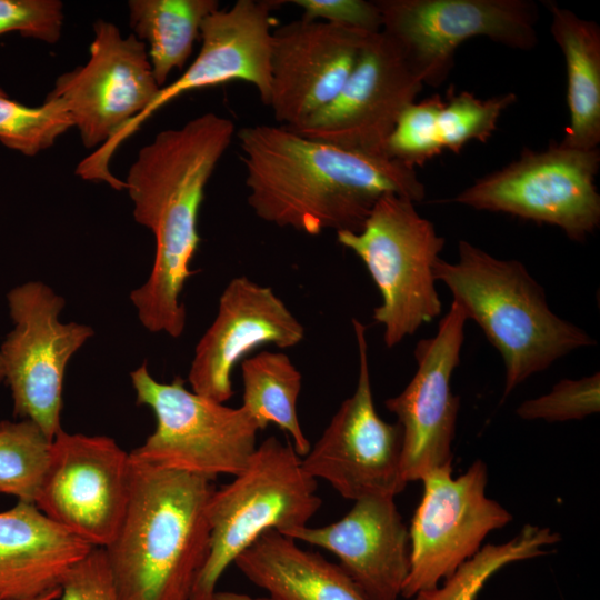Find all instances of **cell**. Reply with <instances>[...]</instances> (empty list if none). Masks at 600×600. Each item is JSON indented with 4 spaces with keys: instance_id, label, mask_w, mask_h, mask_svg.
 <instances>
[{
    "instance_id": "obj_35",
    "label": "cell",
    "mask_w": 600,
    "mask_h": 600,
    "mask_svg": "<svg viewBox=\"0 0 600 600\" xmlns=\"http://www.w3.org/2000/svg\"><path fill=\"white\" fill-rule=\"evenodd\" d=\"M206 600H271L269 597H252L246 593L233 591H214Z\"/></svg>"
},
{
    "instance_id": "obj_4",
    "label": "cell",
    "mask_w": 600,
    "mask_h": 600,
    "mask_svg": "<svg viewBox=\"0 0 600 600\" xmlns=\"http://www.w3.org/2000/svg\"><path fill=\"white\" fill-rule=\"evenodd\" d=\"M433 272L501 354L502 400L558 359L597 344L583 329L550 309L543 288L518 260L496 258L460 240L457 261L439 258Z\"/></svg>"
},
{
    "instance_id": "obj_2",
    "label": "cell",
    "mask_w": 600,
    "mask_h": 600,
    "mask_svg": "<svg viewBox=\"0 0 600 600\" xmlns=\"http://www.w3.org/2000/svg\"><path fill=\"white\" fill-rule=\"evenodd\" d=\"M234 131L231 119L206 112L159 132L129 168L124 183L134 220L156 240L150 276L130 293L140 322L151 332L178 338L184 331L187 312L180 294L194 272L190 263L200 243L204 188Z\"/></svg>"
},
{
    "instance_id": "obj_27",
    "label": "cell",
    "mask_w": 600,
    "mask_h": 600,
    "mask_svg": "<svg viewBox=\"0 0 600 600\" xmlns=\"http://www.w3.org/2000/svg\"><path fill=\"white\" fill-rule=\"evenodd\" d=\"M51 440L32 421L0 422V493L34 503L44 478Z\"/></svg>"
},
{
    "instance_id": "obj_25",
    "label": "cell",
    "mask_w": 600,
    "mask_h": 600,
    "mask_svg": "<svg viewBox=\"0 0 600 600\" xmlns=\"http://www.w3.org/2000/svg\"><path fill=\"white\" fill-rule=\"evenodd\" d=\"M242 407L259 430L269 423L286 431L294 451L304 457L311 444L303 433L297 413L302 376L283 352L261 351L241 361Z\"/></svg>"
},
{
    "instance_id": "obj_32",
    "label": "cell",
    "mask_w": 600,
    "mask_h": 600,
    "mask_svg": "<svg viewBox=\"0 0 600 600\" xmlns=\"http://www.w3.org/2000/svg\"><path fill=\"white\" fill-rule=\"evenodd\" d=\"M63 4L59 0H0V36H21L49 44L60 40Z\"/></svg>"
},
{
    "instance_id": "obj_21",
    "label": "cell",
    "mask_w": 600,
    "mask_h": 600,
    "mask_svg": "<svg viewBox=\"0 0 600 600\" xmlns=\"http://www.w3.org/2000/svg\"><path fill=\"white\" fill-rule=\"evenodd\" d=\"M91 544L59 526L34 503L0 512V600H24L60 587Z\"/></svg>"
},
{
    "instance_id": "obj_37",
    "label": "cell",
    "mask_w": 600,
    "mask_h": 600,
    "mask_svg": "<svg viewBox=\"0 0 600 600\" xmlns=\"http://www.w3.org/2000/svg\"><path fill=\"white\" fill-rule=\"evenodd\" d=\"M0 96H8L6 91L0 87Z\"/></svg>"
},
{
    "instance_id": "obj_14",
    "label": "cell",
    "mask_w": 600,
    "mask_h": 600,
    "mask_svg": "<svg viewBox=\"0 0 600 600\" xmlns=\"http://www.w3.org/2000/svg\"><path fill=\"white\" fill-rule=\"evenodd\" d=\"M130 461V452L113 438L61 429L51 442L34 504L92 547L104 548L127 508Z\"/></svg>"
},
{
    "instance_id": "obj_12",
    "label": "cell",
    "mask_w": 600,
    "mask_h": 600,
    "mask_svg": "<svg viewBox=\"0 0 600 600\" xmlns=\"http://www.w3.org/2000/svg\"><path fill=\"white\" fill-rule=\"evenodd\" d=\"M359 374L354 392L301 459L306 472L327 481L341 497H393L407 486L402 473V428L378 414L370 381L366 326L352 319Z\"/></svg>"
},
{
    "instance_id": "obj_24",
    "label": "cell",
    "mask_w": 600,
    "mask_h": 600,
    "mask_svg": "<svg viewBox=\"0 0 600 600\" xmlns=\"http://www.w3.org/2000/svg\"><path fill=\"white\" fill-rule=\"evenodd\" d=\"M219 9L217 0H130L129 24L133 34L148 44L154 79L166 86L173 69L188 61L201 23Z\"/></svg>"
},
{
    "instance_id": "obj_28",
    "label": "cell",
    "mask_w": 600,
    "mask_h": 600,
    "mask_svg": "<svg viewBox=\"0 0 600 600\" xmlns=\"http://www.w3.org/2000/svg\"><path fill=\"white\" fill-rule=\"evenodd\" d=\"M72 127V117L59 99L46 98L39 107H27L0 96V142L27 157L52 147Z\"/></svg>"
},
{
    "instance_id": "obj_13",
    "label": "cell",
    "mask_w": 600,
    "mask_h": 600,
    "mask_svg": "<svg viewBox=\"0 0 600 600\" xmlns=\"http://www.w3.org/2000/svg\"><path fill=\"white\" fill-rule=\"evenodd\" d=\"M423 494L409 530L410 569L403 598L438 587L473 557L493 530L512 521V514L486 496L488 471L478 459L457 478L452 468L426 474Z\"/></svg>"
},
{
    "instance_id": "obj_11",
    "label": "cell",
    "mask_w": 600,
    "mask_h": 600,
    "mask_svg": "<svg viewBox=\"0 0 600 600\" xmlns=\"http://www.w3.org/2000/svg\"><path fill=\"white\" fill-rule=\"evenodd\" d=\"M282 1L238 0L216 10L201 23V48L193 62L158 92L144 112L128 122L112 139L80 161L82 174L110 182L109 164L116 150L160 108L192 90L233 80L251 83L263 104L270 98L271 11Z\"/></svg>"
},
{
    "instance_id": "obj_17",
    "label": "cell",
    "mask_w": 600,
    "mask_h": 600,
    "mask_svg": "<svg viewBox=\"0 0 600 600\" xmlns=\"http://www.w3.org/2000/svg\"><path fill=\"white\" fill-rule=\"evenodd\" d=\"M467 321L462 308L452 301L437 333L418 341L413 351L417 370L410 382L384 401L402 428V473L407 482L452 468L460 398L451 391V378L460 363Z\"/></svg>"
},
{
    "instance_id": "obj_9",
    "label": "cell",
    "mask_w": 600,
    "mask_h": 600,
    "mask_svg": "<svg viewBox=\"0 0 600 600\" xmlns=\"http://www.w3.org/2000/svg\"><path fill=\"white\" fill-rule=\"evenodd\" d=\"M7 300L14 327L0 346V383L11 392L14 417L34 422L52 441L62 429L67 366L94 331L61 322L66 301L41 281L12 288Z\"/></svg>"
},
{
    "instance_id": "obj_29",
    "label": "cell",
    "mask_w": 600,
    "mask_h": 600,
    "mask_svg": "<svg viewBox=\"0 0 600 600\" xmlns=\"http://www.w3.org/2000/svg\"><path fill=\"white\" fill-rule=\"evenodd\" d=\"M447 93L437 127L442 149L456 153L472 140H489L502 112L517 100L513 92L480 99L468 91L456 92L450 87Z\"/></svg>"
},
{
    "instance_id": "obj_30",
    "label": "cell",
    "mask_w": 600,
    "mask_h": 600,
    "mask_svg": "<svg viewBox=\"0 0 600 600\" xmlns=\"http://www.w3.org/2000/svg\"><path fill=\"white\" fill-rule=\"evenodd\" d=\"M442 106L438 93L409 104L387 140L386 156L414 169L440 154L443 149L437 120Z\"/></svg>"
},
{
    "instance_id": "obj_5",
    "label": "cell",
    "mask_w": 600,
    "mask_h": 600,
    "mask_svg": "<svg viewBox=\"0 0 600 600\" xmlns=\"http://www.w3.org/2000/svg\"><path fill=\"white\" fill-rule=\"evenodd\" d=\"M317 487L292 444L272 436L257 446L247 467L210 497L209 553L190 600L208 599L227 568L264 532L308 526L321 507Z\"/></svg>"
},
{
    "instance_id": "obj_20",
    "label": "cell",
    "mask_w": 600,
    "mask_h": 600,
    "mask_svg": "<svg viewBox=\"0 0 600 600\" xmlns=\"http://www.w3.org/2000/svg\"><path fill=\"white\" fill-rule=\"evenodd\" d=\"M283 536L334 554L369 600L401 596L410 569V539L393 497L356 500L338 521L296 528Z\"/></svg>"
},
{
    "instance_id": "obj_8",
    "label": "cell",
    "mask_w": 600,
    "mask_h": 600,
    "mask_svg": "<svg viewBox=\"0 0 600 600\" xmlns=\"http://www.w3.org/2000/svg\"><path fill=\"white\" fill-rule=\"evenodd\" d=\"M599 167V149L524 148L516 161L478 179L452 201L554 226L581 242L600 224Z\"/></svg>"
},
{
    "instance_id": "obj_22",
    "label": "cell",
    "mask_w": 600,
    "mask_h": 600,
    "mask_svg": "<svg viewBox=\"0 0 600 600\" xmlns=\"http://www.w3.org/2000/svg\"><path fill=\"white\" fill-rule=\"evenodd\" d=\"M234 564L271 600H369L339 564L276 530L259 537Z\"/></svg>"
},
{
    "instance_id": "obj_10",
    "label": "cell",
    "mask_w": 600,
    "mask_h": 600,
    "mask_svg": "<svg viewBox=\"0 0 600 600\" xmlns=\"http://www.w3.org/2000/svg\"><path fill=\"white\" fill-rule=\"evenodd\" d=\"M382 30L414 76L440 86L454 66L460 44L486 37L512 49L538 43V6L530 0H376Z\"/></svg>"
},
{
    "instance_id": "obj_7",
    "label": "cell",
    "mask_w": 600,
    "mask_h": 600,
    "mask_svg": "<svg viewBox=\"0 0 600 600\" xmlns=\"http://www.w3.org/2000/svg\"><path fill=\"white\" fill-rule=\"evenodd\" d=\"M130 378L136 403L150 408L156 418L153 432L130 452L133 458L211 481L247 467L260 430L242 406L231 408L198 394L180 377L157 381L146 361Z\"/></svg>"
},
{
    "instance_id": "obj_1",
    "label": "cell",
    "mask_w": 600,
    "mask_h": 600,
    "mask_svg": "<svg viewBox=\"0 0 600 600\" xmlns=\"http://www.w3.org/2000/svg\"><path fill=\"white\" fill-rule=\"evenodd\" d=\"M247 203L261 220L309 236L361 230L387 194L417 203L426 189L413 168L386 156L346 150L283 126L237 132Z\"/></svg>"
},
{
    "instance_id": "obj_26",
    "label": "cell",
    "mask_w": 600,
    "mask_h": 600,
    "mask_svg": "<svg viewBox=\"0 0 600 600\" xmlns=\"http://www.w3.org/2000/svg\"><path fill=\"white\" fill-rule=\"evenodd\" d=\"M548 527L526 524L511 540L486 544L444 579L442 587L419 591L414 600H476L484 583L503 567L548 554L546 547L560 541Z\"/></svg>"
},
{
    "instance_id": "obj_18",
    "label": "cell",
    "mask_w": 600,
    "mask_h": 600,
    "mask_svg": "<svg viewBox=\"0 0 600 600\" xmlns=\"http://www.w3.org/2000/svg\"><path fill=\"white\" fill-rule=\"evenodd\" d=\"M371 34L302 18L272 31L268 107L276 121L291 128L330 103Z\"/></svg>"
},
{
    "instance_id": "obj_33",
    "label": "cell",
    "mask_w": 600,
    "mask_h": 600,
    "mask_svg": "<svg viewBox=\"0 0 600 600\" xmlns=\"http://www.w3.org/2000/svg\"><path fill=\"white\" fill-rule=\"evenodd\" d=\"M57 600H119L103 548H92L66 573Z\"/></svg>"
},
{
    "instance_id": "obj_16",
    "label": "cell",
    "mask_w": 600,
    "mask_h": 600,
    "mask_svg": "<svg viewBox=\"0 0 600 600\" xmlns=\"http://www.w3.org/2000/svg\"><path fill=\"white\" fill-rule=\"evenodd\" d=\"M422 87L393 40L380 31L368 38L336 98L302 123L286 128L346 150L386 156L398 118Z\"/></svg>"
},
{
    "instance_id": "obj_15",
    "label": "cell",
    "mask_w": 600,
    "mask_h": 600,
    "mask_svg": "<svg viewBox=\"0 0 600 600\" xmlns=\"http://www.w3.org/2000/svg\"><path fill=\"white\" fill-rule=\"evenodd\" d=\"M146 44L106 20L93 23L89 59L60 74L47 94L68 108L82 144L98 149L147 110L160 91Z\"/></svg>"
},
{
    "instance_id": "obj_31",
    "label": "cell",
    "mask_w": 600,
    "mask_h": 600,
    "mask_svg": "<svg viewBox=\"0 0 600 600\" xmlns=\"http://www.w3.org/2000/svg\"><path fill=\"white\" fill-rule=\"evenodd\" d=\"M600 410V373L580 379H562L550 392L528 399L516 413L523 420L563 422L580 420Z\"/></svg>"
},
{
    "instance_id": "obj_23",
    "label": "cell",
    "mask_w": 600,
    "mask_h": 600,
    "mask_svg": "<svg viewBox=\"0 0 600 600\" xmlns=\"http://www.w3.org/2000/svg\"><path fill=\"white\" fill-rule=\"evenodd\" d=\"M550 32L563 53L569 124L561 146L598 149L600 142V28L553 1H543Z\"/></svg>"
},
{
    "instance_id": "obj_3",
    "label": "cell",
    "mask_w": 600,
    "mask_h": 600,
    "mask_svg": "<svg viewBox=\"0 0 600 600\" xmlns=\"http://www.w3.org/2000/svg\"><path fill=\"white\" fill-rule=\"evenodd\" d=\"M119 528L103 548L119 600H190L208 553L212 481L133 458Z\"/></svg>"
},
{
    "instance_id": "obj_36",
    "label": "cell",
    "mask_w": 600,
    "mask_h": 600,
    "mask_svg": "<svg viewBox=\"0 0 600 600\" xmlns=\"http://www.w3.org/2000/svg\"><path fill=\"white\" fill-rule=\"evenodd\" d=\"M60 596V587L53 590H50L46 593H42L36 598L24 599V600H57Z\"/></svg>"
},
{
    "instance_id": "obj_6",
    "label": "cell",
    "mask_w": 600,
    "mask_h": 600,
    "mask_svg": "<svg viewBox=\"0 0 600 600\" xmlns=\"http://www.w3.org/2000/svg\"><path fill=\"white\" fill-rule=\"evenodd\" d=\"M336 233L338 242L360 258L379 290L381 303L372 318L383 327L387 348L441 314L433 267L446 239L419 214L414 202L387 194L360 231Z\"/></svg>"
},
{
    "instance_id": "obj_19",
    "label": "cell",
    "mask_w": 600,
    "mask_h": 600,
    "mask_svg": "<svg viewBox=\"0 0 600 600\" xmlns=\"http://www.w3.org/2000/svg\"><path fill=\"white\" fill-rule=\"evenodd\" d=\"M303 338V326L271 288L236 277L196 347L188 373L191 390L224 403L233 396L232 370L244 356L263 344L291 348Z\"/></svg>"
},
{
    "instance_id": "obj_34",
    "label": "cell",
    "mask_w": 600,
    "mask_h": 600,
    "mask_svg": "<svg viewBox=\"0 0 600 600\" xmlns=\"http://www.w3.org/2000/svg\"><path fill=\"white\" fill-rule=\"evenodd\" d=\"M302 9L301 18L324 21L367 33L382 30V17L376 1L366 0H292Z\"/></svg>"
}]
</instances>
